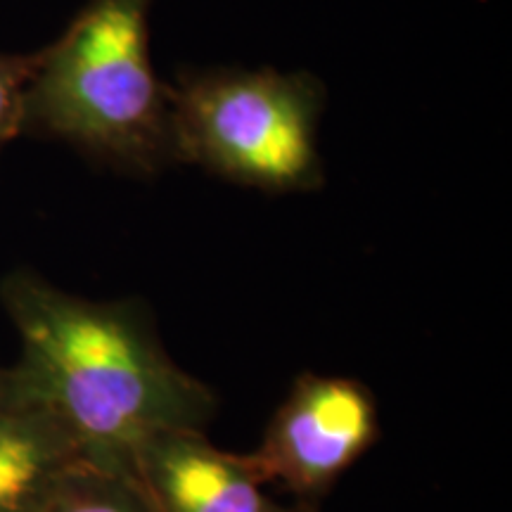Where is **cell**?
Returning <instances> with one entry per match:
<instances>
[{
  "mask_svg": "<svg viewBox=\"0 0 512 512\" xmlns=\"http://www.w3.org/2000/svg\"><path fill=\"white\" fill-rule=\"evenodd\" d=\"M0 302L22 344L17 368L91 465L136 472L145 441L204 432L216 415L214 392L166 354L140 302H95L27 268L5 275Z\"/></svg>",
  "mask_w": 512,
  "mask_h": 512,
  "instance_id": "6da1fadb",
  "label": "cell"
},
{
  "mask_svg": "<svg viewBox=\"0 0 512 512\" xmlns=\"http://www.w3.org/2000/svg\"><path fill=\"white\" fill-rule=\"evenodd\" d=\"M150 8L152 0H88L36 53L22 136L128 176L178 164L169 86L150 57Z\"/></svg>",
  "mask_w": 512,
  "mask_h": 512,
  "instance_id": "7a4b0ae2",
  "label": "cell"
},
{
  "mask_svg": "<svg viewBox=\"0 0 512 512\" xmlns=\"http://www.w3.org/2000/svg\"><path fill=\"white\" fill-rule=\"evenodd\" d=\"M178 164L264 192L323 183L318 121L325 86L309 72L183 69L169 86Z\"/></svg>",
  "mask_w": 512,
  "mask_h": 512,
  "instance_id": "3957f363",
  "label": "cell"
},
{
  "mask_svg": "<svg viewBox=\"0 0 512 512\" xmlns=\"http://www.w3.org/2000/svg\"><path fill=\"white\" fill-rule=\"evenodd\" d=\"M380 422L373 394L337 375H302L275 411L249 465L264 484H280L316 503L375 444Z\"/></svg>",
  "mask_w": 512,
  "mask_h": 512,
  "instance_id": "277c9868",
  "label": "cell"
},
{
  "mask_svg": "<svg viewBox=\"0 0 512 512\" xmlns=\"http://www.w3.org/2000/svg\"><path fill=\"white\" fill-rule=\"evenodd\" d=\"M133 470L159 512H294L266 494L247 456L221 451L197 430L145 441Z\"/></svg>",
  "mask_w": 512,
  "mask_h": 512,
  "instance_id": "5b68a950",
  "label": "cell"
},
{
  "mask_svg": "<svg viewBox=\"0 0 512 512\" xmlns=\"http://www.w3.org/2000/svg\"><path fill=\"white\" fill-rule=\"evenodd\" d=\"M86 463L72 432L24 380L22 394L0 408V512H46Z\"/></svg>",
  "mask_w": 512,
  "mask_h": 512,
  "instance_id": "8992f818",
  "label": "cell"
},
{
  "mask_svg": "<svg viewBox=\"0 0 512 512\" xmlns=\"http://www.w3.org/2000/svg\"><path fill=\"white\" fill-rule=\"evenodd\" d=\"M46 512H159L136 472L81 465Z\"/></svg>",
  "mask_w": 512,
  "mask_h": 512,
  "instance_id": "52a82bcc",
  "label": "cell"
},
{
  "mask_svg": "<svg viewBox=\"0 0 512 512\" xmlns=\"http://www.w3.org/2000/svg\"><path fill=\"white\" fill-rule=\"evenodd\" d=\"M36 64V53L17 55L0 50V155L22 136L24 93Z\"/></svg>",
  "mask_w": 512,
  "mask_h": 512,
  "instance_id": "ba28073f",
  "label": "cell"
},
{
  "mask_svg": "<svg viewBox=\"0 0 512 512\" xmlns=\"http://www.w3.org/2000/svg\"><path fill=\"white\" fill-rule=\"evenodd\" d=\"M24 389L22 373H19L17 366L3 368L0 366V408L8 406L10 401H15Z\"/></svg>",
  "mask_w": 512,
  "mask_h": 512,
  "instance_id": "9c48e42d",
  "label": "cell"
}]
</instances>
